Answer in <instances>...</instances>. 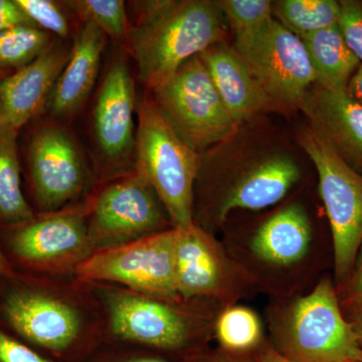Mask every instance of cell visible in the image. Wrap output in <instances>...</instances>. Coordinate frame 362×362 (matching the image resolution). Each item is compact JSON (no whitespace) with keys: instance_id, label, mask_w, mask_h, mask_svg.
<instances>
[{"instance_id":"cell-33","label":"cell","mask_w":362,"mask_h":362,"mask_svg":"<svg viewBox=\"0 0 362 362\" xmlns=\"http://www.w3.org/2000/svg\"><path fill=\"white\" fill-rule=\"evenodd\" d=\"M242 362H293L274 349L270 344H259L257 349L249 352L246 361Z\"/></svg>"},{"instance_id":"cell-8","label":"cell","mask_w":362,"mask_h":362,"mask_svg":"<svg viewBox=\"0 0 362 362\" xmlns=\"http://www.w3.org/2000/svg\"><path fill=\"white\" fill-rule=\"evenodd\" d=\"M273 103L299 108L316 74L302 40L274 18L263 32L233 45Z\"/></svg>"},{"instance_id":"cell-2","label":"cell","mask_w":362,"mask_h":362,"mask_svg":"<svg viewBox=\"0 0 362 362\" xmlns=\"http://www.w3.org/2000/svg\"><path fill=\"white\" fill-rule=\"evenodd\" d=\"M274 347L293 362H362V347L343 315L330 279L272 311Z\"/></svg>"},{"instance_id":"cell-13","label":"cell","mask_w":362,"mask_h":362,"mask_svg":"<svg viewBox=\"0 0 362 362\" xmlns=\"http://www.w3.org/2000/svg\"><path fill=\"white\" fill-rule=\"evenodd\" d=\"M301 176L299 166L284 153L267 154L250 161L221 185L214 206L216 223L237 209L259 211L282 201Z\"/></svg>"},{"instance_id":"cell-6","label":"cell","mask_w":362,"mask_h":362,"mask_svg":"<svg viewBox=\"0 0 362 362\" xmlns=\"http://www.w3.org/2000/svg\"><path fill=\"white\" fill-rule=\"evenodd\" d=\"M175 252L173 228L97 251L78 264V273L86 280L122 283L156 299L177 301Z\"/></svg>"},{"instance_id":"cell-20","label":"cell","mask_w":362,"mask_h":362,"mask_svg":"<svg viewBox=\"0 0 362 362\" xmlns=\"http://www.w3.org/2000/svg\"><path fill=\"white\" fill-rule=\"evenodd\" d=\"M105 42L106 35L102 30L84 23L49 97L47 108L52 115L70 117L85 104L97 80Z\"/></svg>"},{"instance_id":"cell-37","label":"cell","mask_w":362,"mask_h":362,"mask_svg":"<svg viewBox=\"0 0 362 362\" xmlns=\"http://www.w3.org/2000/svg\"><path fill=\"white\" fill-rule=\"evenodd\" d=\"M207 362H242L238 361V359L233 358L232 356H214L213 358L209 359Z\"/></svg>"},{"instance_id":"cell-16","label":"cell","mask_w":362,"mask_h":362,"mask_svg":"<svg viewBox=\"0 0 362 362\" xmlns=\"http://www.w3.org/2000/svg\"><path fill=\"white\" fill-rule=\"evenodd\" d=\"M71 49L52 42L30 65L0 81V124L21 130L47 108Z\"/></svg>"},{"instance_id":"cell-7","label":"cell","mask_w":362,"mask_h":362,"mask_svg":"<svg viewBox=\"0 0 362 362\" xmlns=\"http://www.w3.org/2000/svg\"><path fill=\"white\" fill-rule=\"evenodd\" d=\"M37 287L14 269L0 277V328L42 349L65 350L80 331L78 313Z\"/></svg>"},{"instance_id":"cell-12","label":"cell","mask_w":362,"mask_h":362,"mask_svg":"<svg viewBox=\"0 0 362 362\" xmlns=\"http://www.w3.org/2000/svg\"><path fill=\"white\" fill-rule=\"evenodd\" d=\"M175 230V282L178 295L233 296L238 272L218 243L194 223Z\"/></svg>"},{"instance_id":"cell-38","label":"cell","mask_w":362,"mask_h":362,"mask_svg":"<svg viewBox=\"0 0 362 362\" xmlns=\"http://www.w3.org/2000/svg\"><path fill=\"white\" fill-rule=\"evenodd\" d=\"M123 362H166L161 359L153 358V357H138V358L128 359Z\"/></svg>"},{"instance_id":"cell-25","label":"cell","mask_w":362,"mask_h":362,"mask_svg":"<svg viewBox=\"0 0 362 362\" xmlns=\"http://www.w3.org/2000/svg\"><path fill=\"white\" fill-rule=\"evenodd\" d=\"M216 331L223 349L232 354H249L262 343L261 322L246 307L223 311L216 321Z\"/></svg>"},{"instance_id":"cell-3","label":"cell","mask_w":362,"mask_h":362,"mask_svg":"<svg viewBox=\"0 0 362 362\" xmlns=\"http://www.w3.org/2000/svg\"><path fill=\"white\" fill-rule=\"evenodd\" d=\"M136 114L135 170L153 188L173 228L190 225L201 156L178 134L153 98L142 99Z\"/></svg>"},{"instance_id":"cell-27","label":"cell","mask_w":362,"mask_h":362,"mask_svg":"<svg viewBox=\"0 0 362 362\" xmlns=\"http://www.w3.org/2000/svg\"><path fill=\"white\" fill-rule=\"evenodd\" d=\"M235 37V45L252 40L274 20L269 0H223L218 1Z\"/></svg>"},{"instance_id":"cell-26","label":"cell","mask_w":362,"mask_h":362,"mask_svg":"<svg viewBox=\"0 0 362 362\" xmlns=\"http://www.w3.org/2000/svg\"><path fill=\"white\" fill-rule=\"evenodd\" d=\"M64 4L84 23H92L117 42H127L130 25L122 0H71Z\"/></svg>"},{"instance_id":"cell-19","label":"cell","mask_w":362,"mask_h":362,"mask_svg":"<svg viewBox=\"0 0 362 362\" xmlns=\"http://www.w3.org/2000/svg\"><path fill=\"white\" fill-rule=\"evenodd\" d=\"M199 57L226 109L240 125L274 104L233 47L218 42Z\"/></svg>"},{"instance_id":"cell-28","label":"cell","mask_w":362,"mask_h":362,"mask_svg":"<svg viewBox=\"0 0 362 362\" xmlns=\"http://www.w3.org/2000/svg\"><path fill=\"white\" fill-rule=\"evenodd\" d=\"M33 25L49 35L66 37L70 25L65 13L57 2L52 0H16Z\"/></svg>"},{"instance_id":"cell-18","label":"cell","mask_w":362,"mask_h":362,"mask_svg":"<svg viewBox=\"0 0 362 362\" xmlns=\"http://www.w3.org/2000/svg\"><path fill=\"white\" fill-rule=\"evenodd\" d=\"M312 226L303 206L290 204L269 216L247 243L251 258L267 270H292L308 258Z\"/></svg>"},{"instance_id":"cell-9","label":"cell","mask_w":362,"mask_h":362,"mask_svg":"<svg viewBox=\"0 0 362 362\" xmlns=\"http://www.w3.org/2000/svg\"><path fill=\"white\" fill-rule=\"evenodd\" d=\"M0 245L11 268L28 271L42 270L54 262H83L92 250L85 213L80 209L35 214L18 225L1 226Z\"/></svg>"},{"instance_id":"cell-31","label":"cell","mask_w":362,"mask_h":362,"mask_svg":"<svg viewBox=\"0 0 362 362\" xmlns=\"http://www.w3.org/2000/svg\"><path fill=\"white\" fill-rule=\"evenodd\" d=\"M20 25H33L16 0H0V33Z\"/></svg>"},{"instance_id":"cell-11","label":"cell","mask_w":362,"mask_h":362,"mask_svg":"<svg viewBox=\"0 0 362 362\" xmlns=\"http://www.w3.org/2000/svg\"><path fill=\"white\" fill-rule=\"evenodd\" d=\"M26 164L33 199L47 213L76 199L87 185L82 150L70 132L59 126L45 124L33 131Z\"/></svg>"},{"instance_id":"cell-5","label":"cell","mask_w":362,"mask_h":362,"mask_svg":"<svg viewBox=\"0 0 362 362\" xmlns=\"http://www.w3.org/2000/svg\"><path fill=\"white\" fill-rule=\"evenodd\" d=\"M300 145L315 165L319 192L329 220L335 277L349 279L362 244V175L347 165L310 127Z\"/></svg>"},{"instance_id":"cell-21","label":"cell","mask_w":362,"mask_h":362,"mask_svg":"<svg viewBox=\"0 0 362 362\" xmlns=\"http://www.w3.org/2000/svg\"><path fill=\"white\" fill-rule=\"evenodd\" d=\"M316 74V84L329 90H346L361 61L350 49L338 25L301 37Z\"/></svg>"},{"instance_id":"cell-36","label":"cell","mask_w":362,"mask_h":362,"mask_svg":"<svg viewBox=\"0 0 362 362\" xmlns=\"http://www.w3.org/2000/svg\"><path fill=\"white\" fill-rule=\"evenodd\" d=\"M11 270H13V268L9 265L6 255H4V251H2L1 245H0V277L4 276V274L9 273Z\"/></svg>"},{"instance_id":"cell-4","label":"cell","mask_w":362,"mask_h":362,"mask_svg":"<svg viewBox=\"0 0 362 362\" xmlns=\"http://www.w3.org/2000/svg\"><path fill=\"white\" fill-rule=\"evenodd\" d=\"M151 92L162 113L197 152L225 141L239 128L199 56Z\"/></svg>"},{"instance_id":"cell-14","label":"cell","mask_w":362,"mask_h":362,"mask_svg":"<svg viewBox=\"0 0 362 362\" xmlns=\"http://www.w3.org/2000/svg\"><path fill=\"white\" fill-rule=\"evenodd\" d=\"M135 86L129 66L116 59L98 90L93 128L102 156L110 162L129 158L135 148Z\"/></svg>"},{"instance_id":"cell-24","label":"cell","mask_w":362,"mask_h":362,"mask_svg":"<svg viewBox=\"0 0 362 362\" xmlns=\"http://www.w3.org/2000/svg\"><path fill=\"white\" fill-rule=\"evenodd\" d=\"M52 44L51 35L35 25L16 26L0 33V71L30 65Z\"/></svg>"},{"instance_id":"cell-23","label":"cell","mask_w":362,"mask_h":362,"mask_svg":"<svg viewBox=\"0 0 362 362\" xmlns=\"http://www.w3.org/2000/svg\"><path fill=\"white\" fill-rule=\"evenodd\" d=\"M273 16L298 37L338 25L340 2L337 0L272 1Z\"/></svg>"},{"instance_id":"cell-35","label":"cell","mask_w":362,"mask_h":362,"mask_svg":"<svg viewBox=\"0 0 362 362\" xmlns=\"http://www.w3.org/2000/svg\"><path fill=\"white\" fill-rule=\"evenodd\" d=\"M347 90L356 101L362 104V63L354 73V75L352 76V78H350Z\"/></svg>"},{"instance_id":"cell-1","label":"cell","mask_w":362,"mask_h":362,"mask_svg":"<svg viewBox=\"0 0 362 362\" xmlns=\"http://www.w3.org/2000/svg\"><path fill=\"white\" fill-rule=\"evenodd\" d=\"M136 7L138 18L130 25L127 44L140 80L150 90L225 37L218 2L157 0L136 2Z\"/></svg>"},{"instance_id":"cell-30","label":"cell","mask_w":362,"mask_h":362,"mask_svg":"<svg viewBox=\"0 0 362 362\" xmlns=\"http://www.w3.org/2000/svg\"><path fill=\"white\" fill-rule=\"evenodd\" d=\"M0 362H54L0 328Z\"/></svg>"},{"instance_id":"cell-17","label":"cell","mask_w":362,"mask_h":362,"mask_svg":"<svg viewBox=\"0 0 362 362\" xmlns=\"http://www.w3.org/2000/svg\"><path fill=\"white\" fill-rule=\"evenodd\" d=\"M300 109L310 128L340 158L362 175V104L349 90H329L314 84Z\"/></svg>"},{"instance_id":"cell-39","label":"cell","mask_w":362,"mask_h":362,"mask_svg":"<svg viewBox=\"0 0 362 362\" xmlns=\"http://www.w3.org/2000/svg\"><path fill=\"white\" fill-rule=\"evenodd\" d=\"M7 75H8V74H6V71H0V81L4 77H6Z\"/></svg>"},{"instance_id":"cell-32","label":"cell","mask_w":362,"mask_h":362,"mask_svg":"<svg viewBox=\"0 0 362 362\" xmlns=\"http://www.w3.org/2000/svg\"><path fill=\"white\" fill-rule=\"evenodd\" d=\"M344 296L347 303L362 298V244L357 252L351 273L346 280Z\"/></svg>"},{"instance_id":"cell-10","label":"cell","mask_w":362,"mask_h":362,"mask_svg":"<svg viewBox=\"0 0 362 362\" xmlns=\"http://www.w3.org/2000/svg\"><path fill=\"white\" fill-rule=\"evenodd\" d=\"M164 211L148 181L135 170L98 197L88 225L90 247L102 251L163 232Z\"/></svg>"},{"instance_id":"cell-15","label":"cell","mask_w":362,"mask_h":362,"mask_svg":"<svg viewBox=\"0 0 362 362\" xmlns=\"http://www.w3.org/2000/svg\"><path fill=\"white\" fill-rule=\"evenodd\" d=\"M108 305L112 329L123 339L161 349H181L189 339L185 317L162 300L117 292Z\"/></svg>"},{"instance_id":"cell-34","label":"cell","mask_w":362,"mask_h":362,"mask_svg":"<svg viewBox=\"0 0 362 362\" xmlns=\"http://www.w3.org/2000/svg\"><path fill=\"white\" fill-rule=\"evenodd\" d=\"M351 313H350L349 323L351 324L352 329L356 333L359 344L362 347V298L350 302Z\"/></svg>"},{"instance_id":"cell-29","label":"cell","mask_w":362,"mask_h":362,"mask_svg":"<svg viewBox=\"0 0 362 362\" xmlns=\"http://www.w3.org/2000/svg\"><path fill=\"white\" fill-rule=\"evenodd\" d=\"M338 28L345 42L362 63V0H340Z\"/></svg>"},{"instance_id":"cell-22","label":"cell","mask_w":362,"mask_h":362,"mask_svg":"<svg viewBox=\"0 0 362 362\" xmlns=\"http://www.w3.org/2000/svg\"><path fill=\"white\" fill-rule=\"evenodd\" d=\"M18 134L20 131L0 124V226L18 225L35 214L21 187Z\"/></svg>"}]
</instances>
